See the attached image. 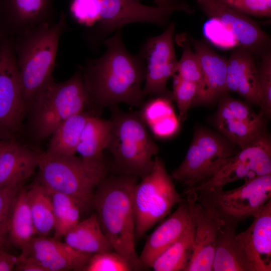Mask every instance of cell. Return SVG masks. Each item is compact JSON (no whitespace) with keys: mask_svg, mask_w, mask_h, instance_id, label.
I'll return each instance as SVG.
<instances>
[{"mask_svg":"<svg viewBox=\"0 0 271 271\" xmlns=\"http://www.w3.org/2000/svg\"><path fill=\"white\" fill-rule=\"evenodd\" d=\"M121 30L103 40L106 48L103 55L88 60L81 69L89 105L97 109L119 103L141 108L145 102L144 60L140 52L132 55L127 50Z\"/></svg>","mask_w":271,"mask_h":271,"instance_id":"1","label":"cell"},{"mask_svg":"<svg viewBox=\"0 0 271 271\" xmlns=\"http://www.w3.org/2000/svg\"><path fill=\"white\" fill-rule=\"evenodd\" d=\"M139 178L118 174L105 177L97 185L93 197L100 226L112 246L133 270L145 268L136 248L135 218L132 193Z\"/></svg>","mask_w":271,"mask_h":271,"instance_id":"2","label":"cell"},{"mask_svg":"<svg viewBox=\"0 0 271 271\" xmlns=\"http://www.w3.org/2000/svg\"><path fill=\"white\" fill-rule=\"evenodd\" d=\"M66 28V16L62 11L55 22L41 24L13 38L27 111L33 100L54 81L53 72L59 41Z\"/></svg>","mask_w":271,"mask_h":271,"instance_id":"3","label":"cell"},{"mask_svg":"<svg viewBox=\"0 0 271 271\" xmlns=\"http://www.w3.org/2000/svg\"><path fill=\"white\" fill-rule=\"evenodd\" d=\"M109 107L111 126L106 149L112 156L113 169L118 174L141 178L151 171L159 147L140 111L124 112L116 105Z\"/></svg>","mask_w":271,"mask_h":271,"instance_id":"4","label":"cell"},{"mask_svg":"<svg viewBox=\"0 0 271 271\" xmlns=\"http://www.w3.org/2000/svg\"><path fill=\"white\" fill-rule=\"evenodd\" d=\"M88 105L81 69L65 81H53L33 100L26 113L29 133L35 141H43L66 118Z\"/></svg>","mask_w":271,"mask_h":271,"instance_id":"5","label":"cell"},{"mask_svg":"<svg viewBox=\"0 0 271 271\" xmlns=\"http://www.w3.org/2000/svg\"><path fill=\"white\" fill-rule=\"evenodd\" d=\"M38 181L50 191L66 194L79 201L85 210L93 209L94 191L107 175L108 168L92 166L81 157L40 153Z\"/></svg>","mask_w":271,"mask_h":271,"instance_id":"6","label":"cell"},{"mask_svg":"<svg viewBox=\"0 0 271 271\" xmlns=\"http://www.w3.org/2000/svg\"><path fill=\"white\" fill-rule=\"evenodd\" d=\"M141 179L132 193L136 241L168 215L183 199L163 161L157 156L154 158L150 172Z\"/></svg>","mask_w":271,"mask_h":271,"instance_id":"7","label":"cell"},{"mask_svg":"<svg viewBox=\"0 0 271 271\" xmlns=\"http://www.w3.org/2000/svg\"><path fill=\"white\" fill-rule=\"evenodd\" d=\"M197 192V202L213 210L224 222L238 225L257 216L271 198V174L245 181L233 189Z\"/></svg>","mask_w":271,"mask_h":271,"instance_id":"8","label":"cell"},{"mask_svg":"<svg viewBox=\"0 0 271 271\" xmlns=\"http://www.w3.org/2000/svg\"><path fill=\"white\" fill-rule=\"evenodd\" d=\"M99 21L92 33L88 35L90 43L95 45L109 33L130 23L146 22L160 26L166 25L172 14L177 11L192 13L193 10L186 0L170 6H147L141 0H94Z\"/></svg>","mask_w":271,"mask_h":271,"instance_id":"9","label":"cell"},{"mask_svg":"<svg viewBox=\"0 0 271 271\" xmlns=\"http://www.w3.org/2000/svg\"><path fill=\"white\" fill-rule=\"evenodd\" d=\"M238 151L228 141L205 129L195 132L186 155L172 172L173 179L191 189L212 177Z\"/></svg>","mask_w":271,"mask_h":271,"instance_id":"10","label":"cell"},{"mask_svg":"<svg viewBox=\"0 0 271 271\" xmlns=\"http://www.w3.org/2000/svg\"><path fill=\"white\" fill-rule=\"evenodd\" d=\"M26 112L13 38L0 32V141L15 139Z\"/></svg>","mask_w":271,"mask_h":271,"instance_id":"11","label":"cell"},{"mask_svg":"<svg viewBox=\"0 0 271 271\" xmlns=\"http://www.w3.org/2000/svg\"><path fill=\"white\" fill-rule=\"evenodd\" d=\"M271 174V140L266 132L230 157L210 179L184 193L223 189L227 184Z\"/></svg>","mask_w":271,"mask_h":271,"instance_id":"12","label":"cell"},{"mask_svg":"<svg viewBox=\"0 0 271 271\" xmlns=\"http://www.w3.org/2000/svg\"><path fill=\"white\" fill-rule=\"evenodd\" d=\"M175 25L170 23L160 35L148 38L140 53L145 64V96H164L173 99L167 88L169 79L176 73L178 60L174 45Z\"/></svg>","mask_w":271,"mask_h":271,"instance_id":"13","label":"cell"},{"mask_svg":"<svg viewBox=\"0 0 271 271\" xmlns=\"http://www.w3.org/2000/svg\"><path fill=\"white\" fill-rule=\"evenodd\" d=\"M201 11L210 19L220 22L238 47L261 55L269 50L270 38L248 16L219 0H195Z\"/></svg>","mask_w":271,"mask_h":271,"instance_id":"14","label":"cell"},{"mask_svg":"<svg viewBox=\"0 0 271 271\" xmlns=\"http://www.w3.org/2000/svg\"><path fill=\"white\" fill-rule=\"evenodd\" d=\"M19 258L36 262L44 271L81 270L92 254L78 251L58 239L34 236L21 249Z\"/></svg>","mask_w":271,"mask_h":271,"instance_id":"15","label":"cell"},{"mask_svg":"<svg viewBox=\"0 0 271 271\" xmlns=\"http://www.w3.org/2000/svg\"><path fill=\"white\" fill-rule=\"evenodd\" d=\"M55 18L53 0H0V32L13 38Z\"/></svg>","mask_w":271,"mask_h":271,"instance_id":"16","label":"cell"},{"mask_svg":"<svg viewBox=\"0 0 271 271\" xmlns=\"http://www.w3.org/2000/svg\"><path fill=\"white\" fill-rule=\"evenodd\" d=\"M175 211L149 235L141 254L140 261L145 268H151L155 260L184 233L192 220V205L197 192L185 194Z\"/></svg>","mask_w":271,"mask_h":271,"instance_id":"17","label":"cell"},{"mask_svg":"<svg viewBox=\"0 0 271 271\" xmlns=\"http://www.w3.org/2000/svg\"><path fill=\"white\" fill-rule=\"evenodd\" d=\"M196 199L192 206L195 227L193 249L184 271H212L218 231L224 222L213 210Z\"/></svg>","mask_w":271,"mask_h":271,"instance_id":"18","label":"cell"},{"mask_svg":"<svg viewBox=\"0 0 271 271\" xmlns=\"http://www.w3.org/2000/svg\"><path fill=\"white\" fill-rule=\"evenodd\" d=\"M236 237L254 271L271 270V198L250 226Z\"/></svg>","mask_w":271,"mask_h":271,"instance_id":"19","label":"cell"},{"mask_svg":"<svg viewBox=\"0 0 271 271\" xmlns=\"http://www.w3.org/2000/svg\"><path fill=\"white\" fill-rule=\"evenodd\" d=\"M226 86L228 92L237 93L249 103L259 106L257 67L254 55L238 47L227 60Z\"/></svg>","mask_w":271,"mask_h":271,"instance_id":"20","label":"cell"},{"mask_svg":"<svg viewBox=\"0 0 271 271\" xmlns=\"http://www.w3.org/2000/svg\"><path fill=\"white\" fill-rule=\"evenodd\" d=\"M202 69L204 83L202 90L193 101L207 103L227 93L226 86L227 59L203 41L190 38Z\"/></svg>","mask_w":271,"mask_h":271,"instance_id":"21","label":"cell"},{"mask_svg":"<svg viewBox=\"0 0 271 271\" xmlns=\"http://www.w3.org/2000/svg\"><path fill=\"white\" fill-rule=\"evenodd\" d=\"M40 153L8 140L0 152V187L24 183L38 168Z\"/></svg>","mask_w":271,"mask_h":271,"instance_id":"22","label":"cell"},{"mask_svg":"<svg viewBox=\"0 0 271 271\" xmlns=\"http://www.w3.org/2000/svg\"><path fill=\"white\" fill-rule=\"evenodd\" d=\"M238 225L223 222L218 231L213 271H254L236 237Z\"/></svg>","mask_w":271,"mask_h":271,"instance_id":"23","label":"cell"},{"mask_svg":"<svg viewBox=\"0 0 271 271\" xmlns=\"http://www.w3.org/2000/svg\"><path fill=\"white\" fill-rule=\"evenodd\" d=\"M110 120L91 115L82 132L77 152L87 163L94 166L107 168L103 150L106 148L110 134Z\"/></svg>","mask_w":271,"mask_h":271,"instance_id":"24","label":"cell"},{"mask_svg":"<svg viewBox=\"0 0 271 271\" xmlns=\"http://www.w3.org/2000/svg\"><path fill=\"white\" fill-rule=\"evenodd\" d=\"M64 242L80 252L94 254L114 250L96 212L78 223L64 236Z\"/></svg>","mask_w":271,"mask_h":271,"instance_id":"25","label":"cell"},{"mask_svg":"<svg viewBox=\"0 0 271 271\" xmlns=\"http://www.w3.org/2000/svg\"><path fill=\"white\" fill-rule=\"evenodd\" d=\"M218 130L240 149L249 145L266 131L265 122L253 123L233 115L220 101L216 117Z\"/></svg>","mask_w":271,"mask_h":271,"instance_id":"26","label":"cell"},{"mask_svg":"<svg viewBox=\"0 0 271 271\" xmlns=\"http://www.w3.org/2000/svg\"><path fill=\"white\" fill-rule=\"evenodd\" d=\"M36 234L27 196L22 187L12 204L8 222L7 235L12 244L21 249Z\"/></svg>","mask_w":271,"mask_h":271,"instance_id":"27","label":"cell"},{"mask_svg":"<svg viewBox=\"0 0 271 271\" xmlns=\"http://www.w3.org/2000/svg\"><path fill=\"white\" fill-rule=\"evenodd\" d=\"M91 115L90 112L83 111L64 120L51 135L45 152L60 155H75L83 129Z\"/></svg>","mask_w":271,"mask_h":271,"instance_id":"28","label":"cell"},{"mask_svg":"<svg viewBox=\"0 0 271 271\" xmlns=\"http://www.w3.org/2000/svg\"><path fill=\"white\" fill-rule=\"evenodd\" d=\"M194 235L192 218L186 230L155 260L151 268L155 271H184L192 253Z\"/></svg>","mask_w":271,"mask_h":271,"instance_id":"29","label":"cell"},{"mask_svg":"<svg viewBox=\"0 0 271 271\" xmlns=\"http://www.w3.org/2000/svg\"><path fill=\"white\" fill-rule=\"evenodd\" d=\"M36 234L45 236L53 229L54 215L50 191L38 181L27 189Z\"/></svg>","mask_w":271,"mask_h":271,"instance_id":"30","label":"cell"},{"mask_svg":"<svg viewBox=\"0 0 271 271\" xmlns=\"http://www.w3.org/2000/svg\"><path fill=\"white\" fill-rule=\"evenodd\" d=\"M49 191L54 215V237L59 239L64 237L78 223L81 211L85 209L73 197L63 193Z\"/></svg>","mask_w":271,"mask_h":271,"instance_id":"31","label":"cell"},{"mask_svg":"<svg viewBox=\"0 0 271 271\" xmlns=\"http://www.w3.org/2000/svg\"><path fill=\"white\" fill-rule=\"evenodd\" d=\"M178 38V42L182 47L183 52L180 60L178 61L176 74L185 80L196 84L199 88L198 95L202 89L204 83L199 59L191 48L190 41L181 36Z\"/></svg>","mask_w":271,"mask_h":271,"instance_id":"32","label":"cell"},{"mask_svg":"<svg viewBox=\"0 0 271 271\" xmlns=\"http://www.w3.org/2000/svg\"><path fill=\"white\" fill-rule=\"evenodd\" d=\"M261 61L257 67L258 84L260 95V113L264 117L271 115V53L270 50L261 55Z\"/></svg>","mask_w":271,"mask_h":271,"instance_id":"33","label":"cell"},{"mask_svg":"<svg viewBox=\"0 0 271 271\" xmlns=\"http://www.w3.org/2000/svg\"><path fill=\"white\" fill-rule=\"evenodd\" d=\"M173 77V99L177 105L179 120L184 121L190 105L198 94L199 88L196 84L181 78L177 74Z\"/></svg>","mask_w":271,"mask_h":271,"instance_id":"34","label":"cell"},{"mask_svg":"<svg viewBox=\"0 0 271 271\" xmlns=\"http://www.w3.org/2000/svg\"><path fill=\"white\" fill-rule=\"evenodd\" d=\"M81 270L129 271L133 270L128 262L114 250L92 254Z\"/></svg>","mask_w":271,"mask_h":271,"instance_id":"35","label":"cell"},{"mask_svg":"<svg viewBox=\"0 0 271 271\" xmlns=\"http://www.w3.org/2000/svg\"><path fill=\"white\" fill-rule=\"evenodd\" d=\"M171 100L166 97L157 96L144 103L140 112L147 127L175 113Z\"/></svg>","mask_w":271,"mask_h":271,"instance_id":"36","label":"cell"},{"mask_svg":"<svg viewBox=\"0 0 271 271\" xmlns=\"http://www.w3.org/2000/svg\"><path fill=\"white\" fill-rule=\"evenodd\" d=\"M247 16L271 17V0H219Z\"/></svg>","mask_w":271,"mask_h":271,"instance_id":"37","label":"cell"},{"mask_svg":"<svg viewBox=\"0 0 271 271\" xmlns=\"http://www.w3.org/2000/svg\"><path fill=\"white\" fill-rule=\"evenodd\" d=\"M70 10L79 23L86 26H92L99 21L98 8L94 0H72Z\"/></svg>","mask_w":271,"mask_h":271,"instance_id":"38","label":"cell"},{"mask_svg":"<svg viewBox=\"0 0 271 271\" xmlns=\"http://www.w3.org/2000/svg\"><path fill=\"white\" fill-rule=\"evenodd\" d=\"M24 183L0 187V232L7 233L8 222L13 201Z\"/></svg>","mask_w":271,"mask_h":271,"instance_id":"39","label":"cell"},{"mask_svg":"<svg viewBox=\"0 0 271 271\" xmlns=\"http://www.w3.org/2000/svg\"><path fill=\"white\" fill-rule=\"evenodd\" d=\"M179 120L175 113L168 116L150 126L152 133L160 138H167L175 134L179 127Z\"/></svg>","mask_w":271,"mask_h":271,"instance_id":"40","label":"cell"},{"mask_svg":"<svg viewBox=\"0 0 271 271\" xmlns=\"http://www.w3.org/2000/svg\"><path fill=\"white\" fill-rule=\"evenodd\" d=\"M18 262V256L11 254L3 248L0 249V271L14 270Z\"/></svg>","mask_w":271,"mask_h":271,"instance_id":"41","label":"cell"},{"mask_svg":"<svg viewBox=\"0 0 271 271\" xmlns=\"http://www.w3.org/2000/svg\"><path fill=\"white\" fill-rule=\"evenodd\" d=\"M157 6L167 7L174 5L182 0H154Z\"/></svg>","mask_w":271,"mask_h":271,"instance_id":"42","label":"cell"},{"mask_svg":"<svg viewBox=\"0 0 271 271\" xmlns=\"http://www.w3.org/2000/svg\"><path fill=\"white\" fill-rule=\"evenodd\" d=\"M7 235L6 233L0 232V249L3 248Z\"/></svg>","mask_w":271,"mask_h":271,"instance_id":"43","label":"cell"},{"mask_svg":"<svg viewBox=\"0 0 271 271\" xmlns=\"http://www.w3.org/2000/svg\"><path fill=\"white\" fill-rule=\"evenodd\" d=\"M8 140L0 141V152L5 146Z\"/></svg>","mask_w":271,"mask_h":271,"instance_id":"44","label":"cell"}]
</instances>
